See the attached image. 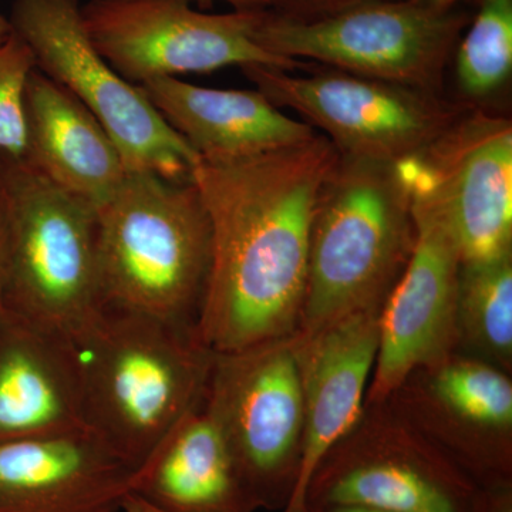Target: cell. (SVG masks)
<instances>
[{
    "instance_id": "cell-21",
    "label": "cell",
    "mask_w": 512,
    "mask_h": 512,
    "mask_svg": "<svg viewBox=\"0 0 512 512\" xmlns=\"http://www.w3.org/2000/svg\"><path fill=\"white\" fill-rule=\"evenodd\" d=\"M458 343L507 372L512 363V254L461 264L457 293Z\"/></svg>"
},
{
    "instance_id": "cell-7",
    "label": "cell",
    "mask_w": 512,
    "mask_h": 512,
    "mask_svg": "<svg viewBox=\"0 0 512 512\" xmlns=\"http://www.w3.org/2000/svg\"><path fill=\"white\" fill-rule=\"evenodd\" d=\"M13 32L36 67L64 87L106 128L127 173L190 180L201 157L163 119L146 94L100 55L87 35L79 0H13Z\"/></svg>"
},
{
    "instance_id": "cell-14",
    "label": "cell",
    "mask_w": 512,
    "mask_h": 512,
    "mask_svg": "<svg viewBox=\"0 0 512 512\" xmlns=\"http://www.w3.org/2000/svg\"><path fill=\"white\" fill-rule=\"evenodd\" d=\"M380 309L346 316L311 335L295 333L303 389L301 463L281 512H308L313 474L359 424L376 362Z\"/></svg>"
},
{
    "instance_id": "cell-4",
    "label": "cell",
    "mask_w": 512,
    "mask_h": 512,
    "mask_svg": "<svg viewBox=\"0 0 512 512\" xmlns=\"http://www.w3.org/2000/svg\"><path fill=\"white\" fill-rule=\"evenodd\" d=\"M106 305L197 329L211 264V225L190 180L127 173L96 210Z\"/></svg>"
},
{
    "instance_id": "cell-16",
    "label": "cell",
    "mask_w": 512,
    "mask_h": 512,
    "mask_svg": "<svg viewBox=\"0 0 512 512\" xmlns=\"http://www.w3.org/2000/svg\"><path fill=\"white\" fill-rule=\"evenodd\" d=\"M25 113L23 160L94 211L109 201L127 168L100 121L37 67L26 86Z\"/></svg>"
},
{
    "instance_id": "cell-10",
    "label": "cell",
    "mask_w": 512,
    "mask_h": 512,
    "mask_svg": "<svg viewBox=\"0 0 512 512\" xmlns=\"http://www.w3.org/2000/svg\"><path fill=\"white\" fill-rule=\"evenodd\" d=\"M256 10L210 15L188 0H90L82 6L94 47L131 84L228 66L291 70L313 63L284 59L261 49L251 32Z\"/></svg>"
},
{
    "instance_id": "cell-15",
    "label": "cell",
    "mask_w": 512,
    "mask_h": 512,
    "mask_svg": "<svg viewBox=\"0 0 512 512\" xmlns=\"http://www.w3.org/2000/svg\"><path fill=\"white\" fill-rule=\"evenodd\" d=\"M133 474L89 429L0 441V512H121Z\"/></svg>"
},
{
    "instance_id": "cell-19",
    "label": "cell",
    "mask_w": 512,
    "mask_h": 512,
    "mask_svg": "<svg viewBox=\"0 0 512 512\" xmlns=\"http://www.w3.org/2000/svg\"><path fill=\"white\" fill-rule=\"evenodd\" d=\"M204 399L136 468L130 493L167 512L258 511Z\"/></svg>"
},
{
    "instance_id": "cell-8",
    "label": "cell",
    "mask_w": 512,
    "mask_h": 512,
    "mask_svg": "<svg viewBox=\"0 0 512 512\" xmlns=\"http://www.w3.org/2000/svg\"><path fill=\"white\" fill-rule=\"evenodd\" d=\"M204 402L258 510H284L298 477L303 433L295 335L215 353Z\"/></svg>"
},
{
    "instance_id": "cell-25",
    "label": "cell",
    "mask_w": 512,
    "mask_h": 512,
    "mask_svg": "<svg viewBox=\"0 0 512 512\" xmlns=\"http://www.w3.org/2000/svg\"><path fill=\"white\" fill-rule=\"evenodd\" d=\"M478 512H512V484L485 487Z\"/></svg>"
},
{
    "instance_id": "cell-3",
    "label": "cell",
    "mask_w": 512,
    "mask_h": 512,
    "mask_svg": "<svg viewBox=\"0 0 512 512\" xmlns=\"http://www.w3.org/2000/svg\"><path fill=\"white\" fill-rule=\"evenodd\" d=\"M416 242L412 191L399 163L342 156L320 187L298 332L311 335L382 308Z\"/></svg>"
},
{
    "instance_id": "cell-26",
    "label": "cell",
    "mask_w": 512,
    "mask_h": 512,
    "mask_svg": "<svg viewBox=\"0 0 512 512\" xmlns=\"http://www.w3.org/2000/svg\"><path fill=\"white\" fill-rule=\"evenodd\" d=\"M9 221L5 197L0 190V306H2L3 289H5L6 269H8Z\"/></svg>"
},
{
    "instance_id": "cell-23",
    "label": "cell",
    "mask_w": 512,
    "mask_h": 512,
    "mask_svg": "<svg viewBox=\"0 0 512 512\" xmlns=\"http://www.w3.org/2000/svg\"><path fill=\"white\" fill-rule=\"evenodd\" d=\"M35 69L33 53L12 29L0 40V157L25 156V94Z\"/></svg>"
},
{
    "instance_id": "cell-2",
    "label": "cell",
    "mask_w": 512,
    "mask_h": 512,
    "mask_svg": "<svg viewBox=\"0 0 512 512\" xmlns=\"http://www.w3.org/2000/svg\"><path fill=\"white\" fill-rule=\"evenodd\" d=\"M64 343L87 429L134 471L202 402L215 355L192 326L106 303Z\"/></svg>"
},
{
    "instance_id": "cell-30",
    "label": "cell",
    "mask_w": 512,
    "mask_h": 512,
    "mask_svg": "<svg viewBox=\"0 0 512 512\" xmlns=\"http://www.w3.org/2000/svg\"><path fill=\"white\" fill-rule=\"evenodd\" d=\"M12 33V25H10V20L6 19L5 16L0 12V40L5 39Z\"/></svg>"
},
{
    "instance_id": "cell-22",
    "label": "cell",
    "mask_w": 512,
    "mask_h": 512,
    "mask_svg": "<svg viewBox=\"0 0 512 512\" xmlns=\"http://www.w3.org/2000/svg\"><path fill=\"white\" fill-rule=\"evenodd\" d=\"M454 53L458 86L467 97L485 99L504 87L512 72V0H480Z\"/></svg>"
},
{
    "instance_id": "cell-27",
    "label": "cell",
    "mask_w": 512,
    "mask_h": 512,
    "mask_svg": "<svg viewBox=\"0 0 512 512\" xmlns=\"http://www.w3.org/2000/svg\"><path fill=\"white\" fill-rule=\"evenodd\" d=\"M121 512H167L147 503L143 498L133 493H128L121 504Z\"/></svg>"
},
{
    "instance_id": "cell-6",
    "label": "cell",
    "mask_w": 512,
    "mask_h": 512,
    "mask_svg": "<svg viewBox=\"0 0 512 512\" xmlns=\"http://www.w3.org/2000/svg\"><path fill=\"white\" fill-rule=\"evenodd\" d=\"M471 15L458 0H389L333 18L301 23L256 10V45L284 59L440 93L443 76Z\"/></svg>"
},
{
    "instance_id": "cell-17",
    "label": "cell",
    "mask_w": 512,
    "mask_h": 512,
    "mask_svg": "<svg viewBox=\"0 0 512 512\" xmlns=\"http://www.w3.org/2000/svg\"><path fill=\"white\" fill-rule=\"evenodd\" d=\"M148 101L205 161L238 160L302 143L318 131L259 90L195 86L175 77L140 84Z\"/></svg>"
},
{
    "instance_id": "cell-29",
    "label": "cell",
    "mask_w": 512,
    "mask_h": 512,
    "mask_svg": "<svg viewBox=\"0 0 512 512\" xmlns=\"http://www.w3.org/2000/svg\"><path fill=\"white\" fill-rule=\"evenodd\" d=\"M309 512H382V511L366 510V508H355V507H329V508H319V510H312Z\"/></svg>"
},
{
    "instance_id": "cell-13",
    "label": "cell",
    "mask_w": 512,
    "mask_h": 512,
    "mask_svg": "<svg viewBox=\"0 0 512 512\" xmlns=\"http://www.w3.org/2000/svg\"><path fill=\"white\" fill-rule=\"evenodd\" d=\"M484 488L420 436H349L323 458L306 510L478 512Z\"/></svg>"
},
{
    "instance_id": "cell-12",
    "label": "cell",
    "mask_w": 512,
    "mask_h": 512,
    "mask_svg": "<svg viewBox=\"0 0 512 512\" xmlns=\"http://www.w3.org/2000/svg\"><path fill=\"white\" fill-rule=\"evenodd\" d=\"M416 242L379 315V345L367 402L392 399L420 370L439 365L458 345L461 259L437 208L412 194Z\"/></svg>"
},
{
    "instance_id": "cell-9",
    "label": "cell",
    "mask_w": 512,
    "mask_h": 512,
    "mask_svg": "<svg viewBox=\"0 0 512 512\" xmlns=\"http://www.w3.org/2000/svg\"><path fill=\"white\" fill-rule=\"evenodd\" d=\"M241 69L266 99L302 114L342 156L383 163L421 153L474 107L336 69L312 76L262 64Z\"/></svg>"
},
{
    "instance_id": "cell-28",
    "label": "cell",
    "mask_w": 512,
    "mask_h": 512,
    "mask_svg": "<svg viewBox=\"0 0 512 512\" xmlns=\"http://www.w3.org/2000/svg\"><path fill=\"white\" fill-rule=\"evenodd\" d=\"M198 2L211 3L214 0H198ZM222 2L229 3L235 10H265L271 9L274 0H222Z\"/></svg>"
},
{
    "instance_id": "cell-18",
    "label": "cell",
    "mask_w": 512,
    "mask_h": 512,
    "mask_svg": "<svg viewBox=\"0 0 512 512\" xmlns=\"http://www.w3.org/2000/svg\"><path fill=\"white\" fill-rule=\"evenodd\" d=\"M84 429L64 340L0 306V441Z\"/></svg>"
},
{
    "instance_id": "cell-1",
    "label": "cell",
    "mask_w": 512,
    "mask_h": 512,
    "mask_svg": "<svg viewBox=\"0 0 512 512\" xmlns=\"http://www.w3.org/2000/svg\"><path fill=\"white\" fill-rule=\"evenodd\" d=\"M339 151L316 133L269 153L201 160L191 181L211 225V264L197 320L214 353L298 332L313 211Z\"/></svg>"
},
{
    "instance_id": "cell-24",
    "label": "cell",
    "mask_w": 512,
    "mask_h": 512,
    "mask_svg": "<svg viewBox=\"0 0 512 512\" xmlns=\"http://www.w3.org/2000/svg\"><path fill=\"white\" fill-rule=\"evenodd\" d=\"M389 0H274L269 12L291 22H319L370 3Z\"/></svg>"
},
{
    "instance_id": "cell-11",
    "label": "cell",
    "mask_w": 512,
    "mask_h": 512,
    "mask_svg": "<svg viewBox=\"0 0 512 512\" xmlns=\"http://www.w3.org/2000/svg\"><path fill=\"white\" fill-rule=\"evenodd\" d=\"M399 165L412 194L446 221L461 264L512 254L511 120L473 107Z\"/></svg>"
},
{
    "instance_id": "cell-20",
    "label": "cell",
    "mask_w": 512,
    "mask_h": 512,
    "mask_svg": "<svg viewBox=\"0 0 512 512\" xmlns=\"http://www.w3.org/2000/svg\"><path fill=\"white\" fill-rule=\"evenodd\" d=\"M421 372L429 373L427 394L441 417L473 433H487L511 453L512 383L507 372L477 357L454 355Z\"/></svg>"
},
{
    "instance_id": "cell-5",
    "label": "cell",
    "mask_w": 512,
    "mask_h": 512,
    "mask_svg": "<svg viewBox=\"0 0 512 512\" xmlns=\"http://www.w3.org/2000/svg\"><path fill=\"white\" fill-rule=\"evenodd\" d=\"M9 221L2 306L67 340L103 309L96 211L23 158L0 157Z\"/></svg>"
}]
</instances>
